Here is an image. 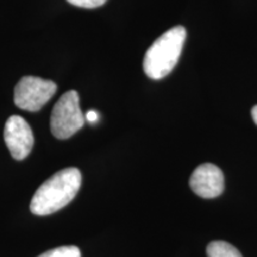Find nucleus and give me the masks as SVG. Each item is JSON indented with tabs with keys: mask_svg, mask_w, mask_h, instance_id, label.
Listing matches in <instances>:
<instances>
[{
	"mask_svg": "<svg viewBox=\"0 0 257 257\" xmlns=\"http://www.w3.org/2000/svg\"><path fill=\"white\" fill-rule=\"evenodd\" d=\"M186 36V29L178 25L169 29L154 42L143 60V70L148 78L163 79L175 68L184 49Z\"/></svg>",
	"mask_w": 257,
	"mask_h": 257,
	"instance_id": "obj_2",
	"label": "nucleus"
},
{
	"mask_svg": "<svg viewBox=\"0 0 257 257\" xmlns=\"http://www.w3.org/2000/svg\"><path fill=\"white\" fill-rule=\"evenodd\" d=\"M85 125V115L80 108L78 92L69 91L54 106L50 117V130L54 137L67 140Z\"/></svg>",
	"mask_w": 257,
	"mask_h": 257,
	"instance_id": "obj_3",
	"label": "nucleus"
},
{
	"mask_svg": "<svg viewBox=\"0 0 257 257\" xmlns=\"http://www.w3.org/2000/svg\"><path fill=\"white\" fill-rule=\"evenodd\" d=\"M99 119V114L98 112L95 111H88L87 113H86V120L89 121V123H96Z\"/></svg>",
	"mask_w": 257,
	"mask_h": 257,
	"instance_id": "obj_10",
	"label": "nucleus"
},
{
	"mask_svg": "<svg viewBox=\"0 0 257 257\" xmlns=\"http://www.w3.org/2000/svg\"><path fill=\"white\" fill-rule=\"evenodd\" d=\"M4 140L11 156L17 161L28 157L34 147V134L30 125L19 115H11L6 120Z\"/></svg>",
	"mask_w": 257,
	"mask_h": 257,
	"instance_id": "obj_5",
	"label": "nucleus"
},
{
	"mask_svg": "<svg viewBox=\"0 0 257 257\" xmlns=\"http://www.w3.org/2000/svg\"><path fill=\"white\" fill-rule=\"evenodd\" d=\"M251 115H252V119L255 121V124L257 125V105L253 106L252 111H251Z\"/></svg>",
	"mask_w": 257,
	"mask_h": 257,
	"instance_id": "obj_11",
	"label": "nucleus"
},
{
	"mask_svg": "<svg viewBox=\"0 0 257 257\" xmlns=\"http://www.w3.org/2000/svg\"><path fill=\"white\" fill-rule=\"evenodd\" d=\"M38 257H81V251L78 246L74 245L60 246V248L48 250Z\"/></svg>",
	"mask_w": 257,
	"mask_h": 257,
	"instance_id": "obj_8",
	"label": "nucleus"
},
{
	"mask_svg": "<svg viewBox=\"0 0 257 257\" xmlns=\"http://www.w3.org/2000/svg\"><path fill=\"white\" fill-rule=\"evenodd\" d=\"M207 257H243L238 250L226 242H212L207 246Z\"/></svg>",
	"mask_w": 257,
	"mask_h": 257,
	"instance_id": "obj_7",
	"label": "nucleus"
},
{
	"mask_svg": "<svg viewBox=\"0 0 257 257\" xmlns=\"http://www.w3.org/2000/svg\"><path fill=\"white\" fill-rule=\"evenodd\" d=\"M57 91L56 83L51 80L24 76L15 87V104L21 110L40 111Z\"/></svg>",
	"mask_w": 257,
	"mask_h": 257,
	"instance_id": "obj_4",
	"label": "nucleus"
},
{
	"mask_svg": "<svg viewBox=\"0 0 257 257\" xmlns=\"http://www.w3.org/2000/svg\"><path fill=\"white\" fill-rule=\"evenodd\" d=\"M74 6H79L83 9H95L102 6L107 0H67Z\"/></svg>",
	"mask_w": 257,
	"mask_h": 257,
	"instance_id": "obj_9",
	"label": "nucleus"
},
{
	"mask_svg": "<svg viewBox=\"0 0 257 257\" xmlns=\"http://www.w3.org/2000/svg\"><path fill=\"white\" fill-rule=\"evenodd\" d=\"M82 175L78 168H66L42 184L30 202V211L36 216L55 213L69 204L81 187Z\"/></svg>",
	"mask_w": 257,
	"mask_h": 257,
	"instance_id": "obj_1",
	"label": "nucleus"
},
{
	"mask_svg": "<svg viewBox=\"0 0 257 257\" xmlns=\"http://www.w3.org/2000/svg\"><path fill=\"white\" fill-rule=\"evenodd\" d=\"M189 186L199 197L204 199L217 198L224 191V174L216 165L204 163L193 172L189 179Z\"/></svg>",
	"mask_w": 257,
	"mask_h": 257,
	"instance_id": "obj_6",
	"label": "nucleus"
}]
</instances>
